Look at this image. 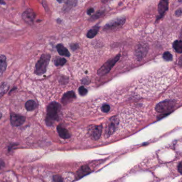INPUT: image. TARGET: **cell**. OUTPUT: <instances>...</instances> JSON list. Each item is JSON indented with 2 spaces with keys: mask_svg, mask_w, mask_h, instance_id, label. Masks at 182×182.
Wrapping results in <instances>:
<instances>
[{
  "mask_svg": "<svg viewBox=\"0 0 182 182\" xmlns=\"http://www.w3.org/2000/svg\"><path fill=\"white\" fill-rule=\"evenodd\" d=\"M118 125V119L115 116H113L109 120V121L105 130V135L107 137L112 135L116 130L117 126Z\"/></svg>",
  "mask_w": 182,
  "mask_h": 182,
  "instance_id": "6",
  "label": "cell"
},
{
  "mask_svg": "<svg viewBox=\"0 0 182 182\" xmlns=\"http://www.w3.org/2000/svg\"><path fill=\"white\" fill-rule=\"evenodd\" d=\"M178 171L180 172V174H182V162H180V163H179V165L178 166Z\"/></svg>",
  "mask_w": 182,
  "mask_h": 182,
  "instance_id": "28",
  "label": "cell"
},
{
  "mask_svg": "<svg viewBox=\"0 0 182 182\" xmlns=\"http://www.w3.org/2000/svg\"><path fill=\"white\" fill-rule=\"evenodd\" d=\"M102 131V126H93L89 129V134L93 140H97L101 137Z\"/></svg>",
  "mask_w": 182,
  "mask_h": 182,
  "instance_id": "10",
  "label": "cell"
},
{
  "mask_svg": "<svg viewBox=\"0 0 182 182\" xmlns=\"http://www.w3.org/2000/svg\"><path fill=\"white\" fill-rule=\"evenodd\" d=\"M4 166V163L2 160H0V170L3 168Z\"/></svg>",
  "mask_w": 182,
  "mask_h": 182,
  "instance_id": "30",
  "label": "cell"
},
{
  "mask_svg": "<svg viewBox=\"0 0 182 182\" xmlns=\"http://www.w3.org/2000/svg\"><path fill=\"white\" fill-rule=\"evenodd\" d=\"M179 1V2H182V0H178Z\"/></svg>",
  "mask_w": 182,
  "mask_h": 182,
  "instance_id": "34",
  "label": "cell"
},
{
  "mask_svg": "<svg viewBox=\"0 0 182 182\" xmlns=\"http://www.w3.org/2000/svg\"><path fill=\"white\" fill-rule=\"evenodd\" d=\"M168 4L169 0H160L158 6L159 17L158 20L162 17L168 10Z\"/></svg>",
  "mask_w": 182,
  "mask_h": 182,
  "instance_id": "11",
  "label": "cell"
},
{
  "mask_svg": "<svg viewBox=\"0 0 182 182\" xmlns=\"http://www.w3.org/2000/svg\"><path fill=\"white\" fill-rule=\"evenodd\" d=\"M56 48L59 54L61 55V56H64L66 57L70 56V52L62 44H58L56 46Z\"/></svg>",
  "mask_w": 182,
  "mask_h": 182,
  "instance_id": "14",
  "label": "cell"
},
{
  "mask_svg": "<svg viewBox=\"0 0 182 182\" xmlns=\"http://www.w3.org/2000/svg\"><path fill=\"white\" fill-rule=\"evenodd\" d=\"M163 58L166 61H171L173 59L172 54H171V52L169 51L165 52L163 54Z\"/></svg>",
  "mask_w": 182,
  "mask_h": 182,
  "instance_id": "21",
  "label": "cell"
},
{
  "mask_svg": "<svg viewBox=\"0 0 182 182\" xmlns=\"http://www.w3.org/2000/svg\"><path fill=\"white\" fill-rule=\"evenodd\" d=\"M66 63V60L64 58L57 57L54 59V64L56 66H63Z\"/></svg>",
  "mask_w": 182,
  "mask_h": 182,
  "instance_id": "20",
  "label": "cell"
},
{
  "mask_svg": "<svg viewBox=\"0 0 182 182\" xmlns=\"http://www.w3.org/2000/svg\"><path fill=\"white\" fill-rule=\"evenodd\" d=\"M50 54H43L41 56L35 65V73L41 76L47 71V67L50 60Z\"/></svg>",
  "mask_w": 182,
  "mask_h": 182,
  "instance_id": "2",
  "label": "cell"
},
{
  "mask_svg": "<svg viewBox=\"0 0 182 182\" xmlns=\"http://www.w3.org/2000/svg\"><path fill=\"white\" fill-rule=\"evenodd\" d=\"M35 17H36L35 13L31 9H27L24 12L23 14H22L23 20L29 25H32L34 23Z\"/></svg>",
  "mask_w": 182,
  "mask_h": 182,
  "instance_id": "7",
  "label": "cell"
},
{
  "mask_svg": "<svg viewBox=\"0 0 182 182\" xmlns=\"http://www.w3.org/2000/svg\"><path fill=\"white\" fill-rule=\"evenodd\" d=\"M57 131L60 137L62 138L63 139H68L71 137L70 134L69 132H68V130L64 127H63L61 125H59L57 127Z\"/></svg>",
  "mask_w": 182,
  "mask_h": 182,
  "instance_id": "13",
  "label": "cell"
},
{
  "mask_svg": "<svg viewBox=\"0 0 182 182\" xmlns=\"http://www.w3.org/2000/svg\"><path fill=\"white\" fill-rule=\"evenodd\" d=\"M148 51V47L146 44H139L135 50L136 56L138 60H141L145 56Z\"/></svg>",
  "mask_w": 182,
  "mask_h": 182,
  "instance_id": "8",
  "label": "cell"
},
{
  "mask_svg": "<svg viewBox=\"0 0 182 182\" xmlns=\"http://www.w3.org/2000/svg\"><path fill=\"white\" fill-rule=\"evenodd\" d=\"M93 12H94V9H93V8H90V9H89L88 10L87 14L88 15H91Z\"/></svg>",
  "mask_w": 182,
  "mask_h": 182,
  "instance_id": "29",
  "label": "cell"
},
{
  "mask_svg": "<svg viewBox=\"0 0 182 182\" xmlns=\"http://www.w3.org/2000/svg\"><path fill=\"white\" fill-rule=\"evenodd\" d=\"M120 57V54H118L114 58L108 60L99 68V70L98 71V74L99 76H102L108 73L112 68L113 67L115 66L116 63L119 60Z\"/></svg>",
  "mask_w": 182,
  "mask_h": 182,
  "instance_id": "3",
  "label": "cell"
},
{
  "mask_svg": "<svg viewBox=\"0 0 182 182\" xmlns=\"http://www.w3.org/2000/svg\"><path fill=\"white\" fill-rule=\"evenodd\" d=\"M99 27L98 26H95L93 28H92L91 29H90L87 33L88 37L89 39H92L97 35V33L99 31Z\"/></svg>",
  "mask_w": 182,
  "mask_h": 182,
  "instance_id": "18",
  "label": "cell"
},
{
  "mask_svg": "<svg viewBox=\"0 0 182 182\" xmlns=\"http://www.w3.org/2000/svg\"><path fill=\"white\" fill-rule=\"evenodd\" d=\"M182 14V10H181V9H179L177 10L176 12H175L176 16H178V17H180V16H181Z\"/></svg>",
  "mask_w": 182,
  "mask_h": 182,
  "instance_id": "27",
  "label": "cell"
},
{
  "mask_svg": "<svg viewBox=\"0 0 182 182\" xmlns=\"http://www.w3.org/2000/svg\"><path fill=\"white\" fill-rule=\"evenodd\" d=\"M37 104L35 101L33 100H29L27 101L25 104V107L26 110L28 111H32L37 109Z\"/></svg>",
  "mask_w": 182,
  "mask_h": 182,
  "instance_id": "17",
  "label": "cell"
},
{
  "mask_svg": "<svg viewBox=\"0 0 182 182\" xmlns=\"http://www.w3.org/2000/svg\"><path fill=\"white\" fill-rule=\"evenodd\" d=\"M6 58L3 54L0 55V76L6 71Z\"/></svg>",
  "mask_w": 182,
  "mask_h": 182,
  "instance_id": "15",
  "label": "cell"
},
{
  "mask_svg": "<svg viewBox=\"0 0 182 182\" xmlns=\"http://www.w3.org/2000/svg\"><path fill=\"white\" fill-rule=\"evenodd\" d=\"M173 48L177 52L181 54L182 52V42L181 40H176L173 43Z\"/></svg>",
  "mask_w": 182,
  "mask_h": 182,
  "instance_id": "19",
  "label": "cell"
},
{
  "mask_svg": "<svg viewBox=\"0 0 182 182\" xmlns=\"http://www.w3.org/2000/svg\"><path fill=\"white\" fill-rule=\"evenodd\" d=\"M2 113H1L0 112V119H1V118H2Z\"/></svg>",
  "mask_w": 182,
  "mask_h": 182,
  "instance_id": "33",
  "label": "cell"
},
{
  "mask_svg": "<svg viewBox=\"0 0 182 182\" xmlns=\"http://www.w3.org/2000/svg\"><path fill=\"white\" fill-rule=\"evenodd\" d=\"M61 106L59 103L54 102L49 105L47 107V115L46 122L49 126H52L59 119Z\"/></svg>",
  "mask_w": 182,
  "mask_h": 182,
  "instance_id": "1",
  "label": "cell"
},
{
  "mask_svg": "<svg viewBox=\"0 0 182 182\" xmlns=\"http://www.w3.org/2000/svg\"><path fill=\"white\" fill-rule=\"evenodd\" d=\"M25 121V117L20 115L12 113L10 115V121L12 126L15 127L21 126V124H23Z\"/></svg>",
  "mask_w": 182,
  "mask_h": 182,
  "instance_id": "9",
  "label": "cell"
},
{
  "mask_svg": "<svg viewBox=\"0 0 182 182\" xmlns=\"http://www.w3.org/2000/svg\"><path fill=\"white\" fill-rule=\"evenodd\" d=\"M76 96L73 91H69L65 93L62 97V102L64 104H67L76 98Z\"/></svg>",
  "mask_w": 182,
  "mask_h": 182,
  "instance_id": "12",
  "label": "cell"
},
{
  "mask_svg": "<svg viewBox=\"0 0 182 182\" xmlns=\"http://www.w3.org/2000/svg\"><path fill=\"white\" fill-rule=\"evenodd\" d=\"M0 4H6V3L4 1V0H0Z\"/></svg>",
  "mask_w": 182,
  "mask_h": 182,
  "instance_id": "31",
  "label": "cell"
},
{
  "mask_svg": "<svg viewBox=\"0 0 182 182\" xmlns=\"http://www.w3.org/2000/svg\"><path fill=\"white\" fill-rule=\"evenodd\" d=\"M90 169L89 167L87 165L81 167V168L78 171V172H77L78 178H81V177L85 176L86 175L88 174L90 172Z\"/></svg>",
  "mask_w": 182,
  "mask_h": 182,
  "instance_id": "16",
  "label": "cell"
},
{
  "mask_svg": "<svg viewBox=\"0 0 182 182\" xmlns=\"http://www.w3.org/2000/svg\"><path fill=\"white\" fill-rule=\"evenodd\" d=\"M110 110V105H104L102 107V110L103 111V112H109Z\"/></svg>",
  "mask_w": 182,
  "mask_h": 182,
  "instance_id": "24",
  "label": "cell"
},
{
  "mask_svg": "<svg viewBox=\"0 0 182 182\" xmlns=\"http://www.w3.org/2000/svg\"><path fill=\"white\" fill-rule=\"evenodd\" d=\"M175 106V101L167 100L158 103L155 107V110L158 112L167 113L172 110Z\"/></svg>",
  "mask_w": 182,
  "mask_h": 182,
  "instance_id": "5",
  "label": "cell"
},
{
  "mask_svg": "<svg viewBox=\"0 0 182 182\" xmlns=\"http://www.w3.org/2000/svg\"><path fill=\"white\" fill-rule=\"evenodd\" d=\"M53 180L54 182H62L63 180V178L59 176H58V175H56V176H54V177H53Z\"/></svg>",
  "mask_w": 182,
  "mask_h": 182,
  "instance_id": "25",
  "label": "cell"
},
{
  "mask_svg": "<svg viewBox=\"0 0 182 182\" xmlns=\"http://www.w3.org/2000/svg\"><path fill=\"white\" fill-rule=\"evenodd\" d=\"M103 14H104V12L103 11L97 12L96 14H95L94 15L91 17L90 19V20H91V21L93 20H93H97L98 18H99Z\"/></svg>",
  "mask_w": 182,
  "mask_h": 182,
  "instance_id": "22",
  "label": "cell"
},
{
  "mask_svg": "<svg viewBox=\"0 0 182 182\" xmlns=\"http://www.w3.org/2000/svg\"><path fill=\"white\" fill-rule=\"evenodd\" d=\"M79 93L81 96H85L87 93V89L84 87V86H81L79 89Z\"/></svg>",
  "mask_w": 182,
  "mask_h": 182,
  "instance_id": "23",
  "label": "cell"
},
{
  "mask_svg": "<svg viewBox=\"0 0 182 182\" xmlns=\"http://www.w3.org/2000/svg\"><path fill=\"white\" fill-rule=\"evenodd\" d=\"M78 47H79V46L78 44H72L71 45V48L72 49V50H76L78 48Z\"/></svg>",
  "mask_w": 182,
  "mask_h": 182,
  "instance_id": "26",
  "label": "cell"
},
{
  "mask_svg": "<svg viewBox=\"0 0 182 182\" xmlns=\"http://www.w3.org/2000/svg\"><path fill=\"white\" fill-rule=\"evenodd\" d=\"M57 1L59 3H62L64 0H57Z\"/></svg>",
  "mask_w": 182,
  "mask_h": 182,
  "instance_id": "32",
  "label": "cell"
},
{
  "mask_svg": "<svg viewBox=\"0 0 182 182\" xmlns=\"http://www.w3.org/2000/svg\"><path fill=\"white\" fill-rule=\"evenodd\" d=\"M126 18L124 17L117 18L116 19L112 20L107 23L104 27V29L105 31H115L122 27L124 24L125 23Z\"/></svg>",
  "mask_w": 182,
  "mask_h": 182,
  "instance_id": "4",
  "label": "cell"
}]
</instances>
